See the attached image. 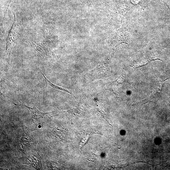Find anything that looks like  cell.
<instances>
[{"label": "cell", "instance_id": "obj_1", "mask_svg": "<svg viewBox=\"0 0 170 170\" xmlns=\"http://www.w3.org/2000/svg\"><path fill=\"white\" fill-rule=\"evenodd\" d=\"M13 13L14 15V21L6 40V47L3 54V56L8 58H10L12 49L19 37L21 28L20 21L16 17L15 14Z\"/></svg>", "mask_w": 170, "mask_h": 170}, {"label": "cell", "instance_id": "obj_2", "mask_svg": "<svg viewBox=\"0 0 170 170\" xmlns=\"http://www.w3.org/2000/svg\"><path fill=\"white\" fill-rule=\"evenodd\" d=\"M23 134L20 141L21 147L23 149L30 146L34 142V139L32 135L31 130L22 124Z\"/></svg>", "mask_w": 170, "mask_h": 170}, {"label": "cell", "instance_id": "obj_3", "mask_svg": "<svg viewBox=\"0 0 170 170\" xmlns=\"http://www.w3.org/2000/svg\"><path fill=\"white\" fill-rule=\"evenodd\" d=\"M27 162L30 165L37 170L43 169L41 158L37 152L30 154L27 158Z\"/></svg>", "mask_w": 170, "mask_h": 170}, {"label": "cell", "instance_id": "obj_4", "mask_svg": "<svg viewBox=\"0 0 170 170\" xmlns=\"http://www.w3.org/2000/svg\"><path fill=\"white\" fill-rule=\"evenodd\" d=\"M28 108L31 113V115L33 119H38L44 117L45 116L49 114L50 112H42L38 110L35 107H31L25 105H23Z\"/></svg>", "mask_w": 170, "mask_h": 170}, {"label": "cell", "instance_id": "obj_5", "mask_svg": "<svg viewBox=\"0 0 170 170\" xmlns=\"http://www.w3.org/2000/svg\"><path fill=\"white\" fill-rule=\"evenodd\" d=\"M41 73L43 75L44 78L46 86H50L54 89L62 91L69 93L71 94H72L71 93L68 89L62 88V87H60L53 84L44 75L42 72Z\"/></svg>", "mask_w": 170, "mask_h": 170}]
</instances>
